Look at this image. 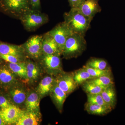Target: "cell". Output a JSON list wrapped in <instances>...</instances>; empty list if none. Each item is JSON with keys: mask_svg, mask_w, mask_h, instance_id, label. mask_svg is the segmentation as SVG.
I'll return each instance as SVG.
<instances>
[{"mask_svg": "<svg viewBox=\"0 0 125 125\" xmlns=\"http://www.w3.org/2000/svg\"><path fill=\"white\" fill-rule=\"evenodd\" d=\"M42 35L32 36L22 45L26 55L35 60L40 58L42 55Z\"/></svg>", "mask_w": 125, "mask_h": 125, "instance_id": "8992f818", "label": "cell"}, {"mask_svg": "<svg viewBox=\"0 0 125 125\" xmlns=\"http://www.w3.org/2000/svg\"><path fill=\"white\" fill-rule=\"evenodd\" d=\"M39 113L23 110L15 125H38L39 122Z\"/></svg>", "mask_w": 125, "mask_h": 125, "instance_id": "2e32d148", "label": "cell"}, {"mask_svg": "<svg viewBox=\"0 0 125 125\" xmlns=\"http://www.w3.org/2000/svg\"><path fill=\"white\" fill-rule=\"evenodd\" d=\"M6 125V123H5L4 121L2 120V118L0 116V125Z\"/></svg>", "mask_w": 125, "mask_h": 125, "instance_id": "d6a6232c", "label": "cell"}, {"mask_svg": "<svg viewBox=\"0 0 125 125\" xmlns=\"http://www.w3.org/2000/svg\"><path fill=\"white\" fill-rule=\"evenodd\" d=\"M55 83V79L52 76H47L43 78L36 90L41 98L50 94Z\"/></svg>", "mask_w": 125, "mask_h": 125, "instance_id": "e0dca14e", "label": "cell"}, {"mask_svg": "<svg viewBox=\"0 0 125 125\" xmlns=\"http://www.w3.org/2000/svg\"><path fill=\"white\" fill-rule=\"evenodd\" d=\"M0 55H10L25 60L26 54L22 45L19 46L0 41Z\"/></svg>", "mask_w": 125, "mask_h": 125, "instance_id": "5bb4252c", "label": "cell"}, {"mask_svg": "<svg viewBox=\"0 0 125 125\" xmlns=\"http://www.w3.org/2000/svg\"><path fill=\"white\" fill-rule=\"evenodd\" d=\"M12 104L7 95L0 94V110L6 108Z\"/></svg>", "mask_w": 125, "mask_h": 125, "instance_id": "f546056e", "label": "cell"}, {"mask_svg": "<svg viewBox=\"0 0 125 125\" xmlns=\"http://www.w3.org/2000/svg\"><path fill=\"white\" fill-rule=\"evenodd\" d=\"M1 58H0V62L1 61Z\"/></svg>", "mask_w": 125, "mask_h": 125, "instance_id": "836d02e7", "label": "cell"}, {"mask_svg": "<svg viewBox=\"0 0 125 125\" xmlns=\"http://www.w3.org/2000/svg\"><path fill=\"white\" fill-rule=\"evenodd\" d=\"M40 96L37 92L32 91L27 94L25 103V110L27 111L40 113Z\"/></svg>", "mask_w": 125, "mask_h": 125, "instance_id": "9a60e30c", "label": "cell"}, {"mask_svg": "<svg viewBox=\"0 0 125 125\" xmlns=\"http://www.w3.org/2000/svg\"><path fill=\"white\" fill-rule=\"evenodd\" d=\"M19 19L27 31H33L48 22V17L40 10L31 9L23 14Z\"/></svg>", "mask_w": 125, "mask_h": 125, "instance_id": "277c9868", "label": "cell"}, {"mask_svg": "<svg viewBox=\"0 0 125 125\" xmlns=\"http://www.w3.org/2000/svg\"><path fill=\"white\" fill-rule=\"evenodd\" d=\"M85 109L89 114L100 116L106 115L113 109L111 107L88 102L85 104Z\"/></svg>", "mask_w": 125, "mask_h": 125, "instance_id": "7402d4cb", "label": "cell"}, {"mask_svg": "<svg viewBox=\"0 0 125 125\" xmlns=\"http://www.w3.org/2000/svg\"><path fill=\"white\" fill-rule=\"evenodd\" d=\"M87 102L93 104H97V105L111 107L110 106L105 103L101 94H87Z\"/></svg>", "mask_w": 125, "mask_h": 125, "instance_id": "83f0119b", "label": "cell"}, {"mask_svg": "<svg viewBox=\"0 0 125 125\" xmlns=\"http://www.w3.org/2000/svg\"><path fill=\"white\" fill-rule=\"evenodd\" d=\"M86 47L87 42L84 36L73 33L66 41L62 55L66 59L76 58L83 52Z\"/></svg>", "mask_w": 125, "mask_h": 125, "instance_id": "7a4b0ae2", "label": "cell"}, {"mask_svg": "<svg viewBox=\"0 0 125 125\" xmlns=\"http://www.w3.org/2000/svg\"><path fill=\"white\" fill-rule=\"evenodd\" d=\"M55 81L67 96L78 87L74 80L73 73H62L55 79Z\"/></svg>", "mask_w": 125, "mask_h": 125, "instance_id": "ba28073f", "label": "cell"}, {"mask_svg": "<svg viewBox=\"0 0 125 125\" xmlns=\"http://www.w3.org/2000/svg\"><path fill=\"white\" fill-rule=\"evenodd\" d=\"M71 8H76L80 5L85 0H68Z\"/></svg>", "mask_w": 125, "mask_h": 125, "instance_id": "1f68e13d", "label": "cell"}, {"mask_svg": "<svg viewBox=\"0 0 125 125\" xmlns=\"http://www.w3.org/2000/svg\"><path fill=\"white\" fill-rule=\"evenodd\" d=\"M16 75L6 64H0V86L8 90L18 83Z\"/></svg>", "mask_w": 125, "mask_h": 125, "instance_id": "30bf717a", "label": "cell"}, {"mask_svg": "<svg viewBox=\"0 0 125 125\" xmlns=\"http://www.w3.org/2000/svg\"><path fill=\"white\" fill-rule=\"evenodd\" d=\"M83 90L87 94H101L103 89L93 83L86 81L81 85Z\"/></svg>", "mask_w": 125, "mask_h": 125, "instance_id": "484cf974", "label": "cell"}, {"mask_svg": "<svg viewBox=\"0 0 125 125\" xmlns=\"http://www.w3.org/2000/svg\"><path fill=\"white\" fill-rule=\"evenodd\" d=\"M74 80L78 86L82 85L86 81L94 78L83 67L73 73Z\"/></svg>", "mask_w": 125, "mask_h": 125, "instance_id": "cb8c5ba5", "label": "cell"}, {"mask_svg": "<svg viewBox=\"0 0 125 125\" xmlns=\"http://www.w3.org/2000/svg\"><path fill=\"white\" fill-rule=\"evenodd\" d=\"M0 57L7 62L17 63L25 61V59L10 55H0Z\"/></svg>", "mask_w": 125, "mask_h": 125, "instance_id": "f1b7e54d", "label": "cell"}, {"mask_svg": "<svg viewBox=\"0 0 125 125\" xmlns=\"http://www.w3.org/2000/svg\"><path fill=\"white\" fill-rule=\"evenodd\" d=\"M31 9L33 10H40L41 4L40 0H30Z\"/></svg>", "mask_w": 125, "mask_h": 125, "instance_id": "4dcf8cb0", "label": "cell"}, {"mask_svg": "<svg viewBox=\"0 0 125 125\" xmlns=\"http://www.w3.org/2000/svg\"><path fill=\"white\" fill-rule=\"evenodd\" d=\"M7 65L16 76L27 82V65L25 61L17 63L7 62Z\"/></svg>", "mask_w": 125, "mask_h": 125, "instance_id": "ffe728a7", "label": "cell"}, {"mask_svg": "<svg viewBox=\"0 0 125 125\" xmlns=\"http://www.w3.org/2000/svg\"><path fill=\"white\" fill-rule=\"evenodd\" d=\"M105 103L114 109L116 105V94L114 85L104 89L101 94Z\"/></svg>", "mask_w": 125, "mask_h": 125, "instance_id": "44dd1931", "label": "cell"}, {"mask_svg": "<svg viewBox=\"0 0 125 125\" xmlns=\"http://www.w3.org/2000/svg\"><path fill=\"white\" fill-rule=\"evenodd\" d=\"M85 65L87 67L101 70L109 68L106 61L101 58H91L87 62Z\"/></svg>", "mask_w": 125, "mask_h": 125, "instance_id": "d4e9b609", "label": "cell"}, {"mask_svg": "<svg viewBox=\"0 0 125 125\" xmlns=\"http://www.w3.org/2000/svg\"><path fill=\"white\" fill-rule=\"evenodd\" d=\"M42 36V54L62 55L61 52L53 38L48 32Z\"/></svg>", "mask_w": 125, "mask_h": 125, "instance_id": "4fadbf2b", "label": "cell"}, {"mask_svg": "<svg viewBox=\"0 0 125 125\" xmlns=\"http://www.w3.org/2000/svg\"><path fill=\"white\" fill-rule=\"evenodd\" d=\"M27 65V82L33 83L38 80L41 74V70L38 64L30 60L25 62Z\"/></svg>", "mask_w": 125, "mask_h": 125, "instance_id": "d6986e66", "label": "cell"}, {"mask_svg": "<svg viewBox=\"0 0 125 125\" xmlns=\"http://www.w3.org/2000/svg\"><path fill=\"white\" fill-rule=\"evenodd\" d=\"M39 59L44 67L51 73H61L62 70L60 56L42 54Z\"/></svg>", "mask_w": 125, "mask_h": 125, "instance_id": "9c48e42d", "label": "cell"}, {"mask_svg": "<svg viewBox=\"0 0 125 125\" xmlns=\"http://www.w3.org/2000/svg\"><path fill=\"white\" fill-rule=\"evenodd\" d=\"M50 94L56 106L61 112L67 95L58 87L55 81Z\"/></svg>", "mask_w": 125, "mask_h": 125, "instance_id": "ac0fdd59", "label": "cell"}, {"mask_svg": "<svg viewBox=\"0 0 125 125\" xmlns=\"http://www.w3.org/2000/svg\"><path fill=\"white\" fill-rule=\"evenodd\" d=\"M31 9L30 0H0V10L19 19Z\"/></svg>", "mask_w": 125, "mask_h": 125, "instance_id": "3957f363", "label": "cell"}, {"mask_svg": "<svg viewBox=\"0 0 125 125\" xmlns=\"http://www.w3.org/2000/svg\"><path fill=\"white\" fill-rule=\"evenodd\" d=\"M23 110L15 105H12L0 110V116L6 125H15Z\"/></svg>", "mask_w": 125, "mask_h": 125, "instance_id": "8fae6325", "label": "cell"}, {"mask_svg": "<svg viewBox=\"0 0 125 125\" xmlns=\"http://www.w3.org/2000/svg\"><path fill=\"white\" fill-rule=\"evenodd\" d=\"M99 0H85L76 9L84 15L93 19L96 14L101 12Z\"/></svg>", "mask_w": 125, "mask_h": 125, "instance_id": "7c38bea8", "label": "cell"}, {"mask_svg": "<svg viewBox=\"0 0 125 125\" xmlns=\"http://www.w3.org/2000/svg\"><path fill=\"white\" fill-rule=\"evenodd\" d=\"M87 81L98 85L103 89L109 86L114 85L113 79L112 74L94 78L89 80Z\"/></svg>", "mask_w": 125, "mask_h": 125, "instance_id": "603a6c76", "label": "cell"}, {"mask_svg": "<svg viewBox=\"0 0 125 125\" xmlns=\"http://www.w3.org/2000/svg\"><path fill=\"white\" fill-rule=\"evenodd\" d=\"M47 32L55 41L62 55L66 41L73 33L64 21L58 24Z\"/></svg>", "mask_w": 125, "mask_h": 125, "instance_id": "5b68a950", "label": "cell"}, {"mask_svg": "<svg viewBox=\"0 0 125 125\" xmlns=\"http://www.w3.org/2000/svg\"><path fill=\"white\" fill-rule=\"evenodd\" d=\"M8 90L7 96L13 105L19 107L25 105L28 93L22 85L17 83Z\"/></svg>", "mask_w": 125, "mask_h": 125, "instance_id": "52a82bcc", "label": "cell"}, {"mask_svg": "<svg viewBox=\"0 0 125 125\" xmlns=\"http://www.w3.org/2000/svg\"><path fill=\"white\" fill-rule=\"evenodd\" d=\"M83 67L94 78L112 74L111 70L109 68L105 70H101L87 67L85 65Z\"/></svg>", "mask_w": 125, "mask_h": 125, "instance_id": "4316f807", "label": "cell"}, {"mask_svg": "<svg viewBox=\"0 0 125 125\" xmlns=\"http://www.w3.org/2000/svg\"><path fill=\"white\" fill-rule=\"evenodd\" d=\"M64 22L73 33L85 36L92 19L84 15L76 8H71L64 15Z\"/></svg>", "mask_w": 125, "mask_h": 125, "instance_id": "6da1fadb", "label": "cell"}]
</instances>
